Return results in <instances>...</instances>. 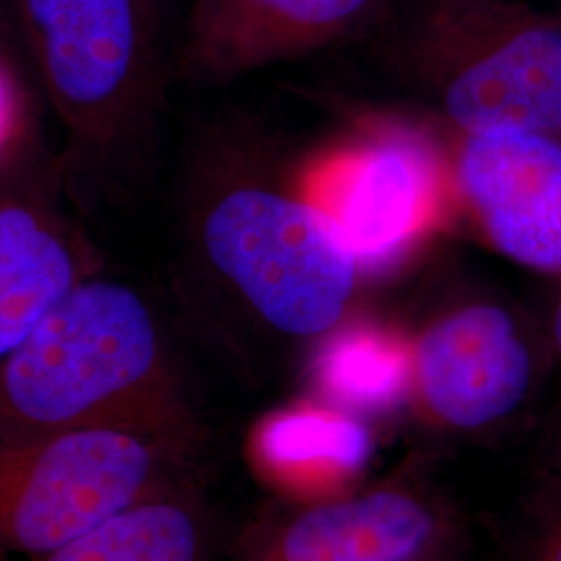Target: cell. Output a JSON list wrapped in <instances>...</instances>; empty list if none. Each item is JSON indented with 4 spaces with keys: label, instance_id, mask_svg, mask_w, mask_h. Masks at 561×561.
<instances>
[{
    "label": "cell",
    "instance_id": "obj_1",
    "mask_svg": "<svg viewBox=\"0 0 561 561\" xmlns=\"http://www.w3.org/2000/svg\"><path fill=\"white\" fill-rule=\"evenodd\" d=\"M81 210L119 208L152 173L164 111L162 0H2Z\"/></svg>",
    "mask_w": 561,
    "mask_h": 561
},
{
    "label": "cell",
    "instance_id": "obj_2",
    "mask_svg": "<svg viewBox=\"0 0 561 561\" xmlns=\"http://www.w3.org/2000/svg\"><path fill=\"white\" fill-rule=\"evenodd\" d=\"M183 231L190 262L277 335L321 340L352 312L362 280L354 254L248 136L204 144Z\"/></svg>",
    "mask_w": 561,
    "mask_h": 561
},
{
    "label": "cell",
    "instance_id": "obj_3",
    "mask_svg": "<svg viewBox=\"0 0 561 561\" xmlns=\"http://www.w3.org/2000/svg\"><path fill=\"white\" fill-rule=\"evenodd\" d=\"M125 426L185 445L192 410L150 298L106 266L0 360V435Z\"/></svg>",
    "mask_w": 561,
    "mask_h": 561
},
{
    "label": "cell",
    "instance_id": "obj_4",
    "mask_svg": "<svg viewBox=\"0 0 561 561\" xmlns=\"http://www.w3.org/2000/svg\"><path fill=\"white\" fill-rule=\"evenodd\" d=\"M398 59L456 134L561 138V13L524 0H419Z\"/></svg>",
    "mask_w": 561,
    "mask_h": 561
},
{
    "label": "cell",
    "instance_id": "obj_5",
    "mask_svg": "<svg viewBox=\"0 0 561 561\" xmlns=\"http://www.w3.org/2000/svg\"><path fill=\"white\" fill-rule=\"evenodd\" d=\"M291 180L335 227L362 280L400 271L463 213L451 146L401 117L356 123L296 164Z\"/></svg>",
    "mask_w": 561,
    "mask_h": 561
},
{
    "label": "cell",
    "instance_id": "obj_6",
    "mask_svg": "<svg viewBox=\"0 0 561 561\" xmlns=\"http://www.w3.org/2000/svg\"><path fill=\"white\" fill-rule=\"evenodd\" d=\"M180 443L125 426L0 435V551L42 558L164 493Z\"/></svg>",
    "mask_w": 561,
    "mask_h": 561
},
{
    "label": "cell",
    "instance_id": "obj_7",
    "mask_svg": "<svg viewBox=\"0 0 561 561\" xmlns=\"http://www.w3.org/2000/svg\"><path fill=\"white\" fill-rule=\"evenodd\" d=\"M553 354L518 310L502 301L461 304L412 340L410 401L437 428H497L535 400Z\"/></svg>",
    "mask_w": 561,
    "mask_h": 561
},
{
    "label": "cell",
    "instance_id": "obj_8",
    "mask_svg": "<svg viewBox=\"0 0 561 561\" xmlns=\"http://www.w3.org/2000/svg\"><path fill=\"white\" fill-rule=\"evenodd\" d=\"M59 152L0 171V360L81 279L106 266Z\"/></svg>",
    "mask_w": 561,
    "mask_h": 561
},
{
    "label": "cell",
    "instance_id": "obj_9",
    "mask_svg": "<svg viewBox=\"0 0 561 561\" xmlns=\"http://www.w3.org/2000/svg\"><path fill=\"white\" fill-rule=\"evenodd\" d=\"M461 208L486 245L561 283V138L507 129L456 134Z\"/></svg>",
    "mask_w": 561,
    "mask_h": 561
},
{
    "label": "cell",
    "instance_id": "obj_10",
    "mask_svg": "<svg viewBox=\"0 0 561 561\" xmlns=\"http://www.w3.org/2000/svg\"><path fill=\"white\" fill-rule=\"evenodd\" d=\"M389 0H190L175 62L185 80L222 85L347 41Z\"/></svg>",
    "mask_w": 561,
    "mask_h": 561
},
{
    "label": "cell",
    "instance_id": "obj_11",
    "mask_svg": "<svg viewBox=\"0 0 561 561\" xmlns=\"http://www.w3.org/2000/svg\"><path fill=\"white\" fill-rule=\"evenodd\" d=\"M447 539V518L435 500L393 481L304 505L248 561H422Z\"/></svg>",
    "mask_w": 561,
    "mask_h": 561
},
{
    "label": "cell",
    "instance_id": "obj_12",
    "mask_svg": "<svg viewBox=\"0 0 561 561\" xmlns=\"http://www.w3.org/2000/svg\"><path fill=\"white\" fill-rule=\"evenodd\" d=\"M360 416L333 403L300 400L266 414L252 433V460L262 477L304 505L340 500L370 458Z\"/></svg>",
    "mask_w": 561,
    "mask_h": 561
},
{
    "label": "cell",
    "instance_id": "obj_13",
    "mask_svg": "<svg viewBox=\"0 0 561 561\" xmlns=\"http://www.w3.org/2000/svg\"><path fill=\"white\" fill-rule=\"evenodd\" d=\"M308 373L319 400L360 419L389 412L410 401L412 340L396 327L350 314L317 340Z\"/></svg>",
    "mask_w": 561,
    "mask_h": 561
},
{
    "label": "cell",
    "instance_id": "obj_14",
    "mask_svg": "<svg viewBox=\"0 0 561 561\" xmlns=\"http://www.w3.org/2000/svg\"><path fill=\"white\" fill-rule=\"evenodd\" d=\"M196 512L173 495L134 503L38 561H201Z\"/></svg>",
    "mask_w": 561,
    "mask_h": 561
},
{
    "label": "cell",
    "instance_id": "obj_15",
    "mask_svg": "<svg viewBox=\"0 0 561 561\" xmlns=\"http://www.w3.org/2000/svg\"><path fill=\"white\" fill-rule=\"evenodd\" d=\"M48 108L0 0V171L57 154Z\"/></svg>",
    "mask_w": 561,
    "mask_h": 561
},
{
    "label": "cell",
    "instance_id": "obj_16",
    "mask_svg": "<svg viewBox=\"0 0 561 561\" xmlns=\"http://www.w3.org/2000/svg\"><path fill=\"white\" fill-rule=\"evenodd\" d=\"M530 561H561V497L556 493L533 545Z\"/></svg>",
    "mask_w": 561,
    "mask_h": 561
},
{
    "label": "cell",
    "instance_id": "obj_17",
    "mask_svg": "<svg viewBox=\"0 0 561 561\" xmlns=\"http://www.w3.org/2000/svg\"><path fill=\"white\" fill-rule=\"evenodd\" d=\"M547 463H549V472H551V481H553V493L561 497V414L551 431V439L547 447Z\"/></svg>",
    "mask_w": 561,
    "mask_h": 561
},
{
    "label": "cell",
    "instance_id": "obj_18",
    "mask_svg": "<svg viewBox=\"0 0 561 561\" xmlns=\"http://www.w3.org/2000/svg\"><path fill=\"white\" fill-rule=\"evenodd\" d=\"M545 335H547V341H549L553 362H558L561 366V283L560 291H558L556 300L551 304V310H549V321H547Z\"/></svg>",
    "mask_w": 561,
    "mask_h": 561
},
{
    "label": "cell",
    "instance_id": "obj_19",
    "mask_svg": "<svg viewBox=\"0 0 561 561\" xmlns=\"http://www.w3.org/2000/svg\"><path fill=\"white\" fill-rule=\"evenodd\" d=\"M422 561H456L451 560V556H449V551H447V547H443V549H439L437 553H433V556H428L426 560Z\"/></svg>",
    "mask_w": 561,
    "mask_h": 561
},
{
    "label": "cell",
    "instance_id": "obj_20",
    "mask_svg": "<svg viewBox=\"0 0 561 561\" xmlns=\"http://www.w3.org/2000/svg\"><path fill=\"white\" fill-rule=\"evenodd\" d=\"M560 13H561V11H560Z\"/></svg>",
    "mask_w": 561,
    "mask_h": 561
}]
</instances>
